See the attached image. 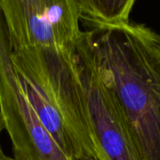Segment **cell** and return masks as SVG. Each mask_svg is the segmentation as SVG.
Here are the masks:
<instances>
[{
    "mask_svg": "<svg viewBox=\"0 0 160 160\" xmlns=\"http://www.w3.org/2000/svg\"><path fill=\"white\" fill-rule=\"evenodd\" d=\"M83 31L140 160H160V35L141 24Z\"/></svg>",
    "mask_w": 160,
    "mask_h": 160,
    "instance_id": "cell-1",
    "label": "cell"
},
{
    "mask_svg": "<svg viewBox=\"0 0 160 160\" xmlns=\"http://www.w3.org/2000/svg\"><path fill=\"white\" fill-rule=\"evenodd\" d=\"M79 17L89 23L117 25L129 22L136 0H73Z\"/></svg>",
    "mask_w": 160,
    "mask_h": 160,
    "instance_id": "cell-6",
    "label": "cell"
},
{
    "mask_svg": "<svg viewBox=\"0 0 160 160\" xmlns=\"http://www.w3.org/2000/svg\"><path fill=\"white\" fill-rule=\"evenodd\" d=\"M3 130H5V124L3 122V119L0 115V138H1V133L3 132ZM0 160H14L13 157H10L9 155H7L2 148V144H1V139H0Z\"/></svg>",
    "mask_w": 160,
    "mask_h": 160,
    "instance_id": "cell-7",
    "label": "cell"
},
{
    "mask_svg": "<svg viewBox=\"0 0 160 160\" xmlns=\"http://www.w3.org/2000/svg\"><path fill=\"white\" fill-rule=\"evenodd\" d=\"M77 160H97V159L92 158V157H89V156H85V157H82V158H79Z\"/></svg>",
    "mask_w": 160,
    "mask_h": 160,
    "instance_id": "cell-8",
    "label": "cell"
},
{
    "mask_svg": "<svg viewBox=\"0 0 160 160\" xmlns=\"http://www.w3.org/2000/svg\"><path fill=\"white\" fill-rule=\"evenodd\" d=\"M22 82L26 95L41 124L61 152L70 160H77L87 156L60 111L41 94L38 90L25 82L23 79Z\"/></svg>",
    "mask_w": 160,
    "mask_h": 160,
    "instance_id": "cell-5",
    "label": "cell"
},
{
    "mask_svg": "<svg viewBox=\"0 0 160 160\" xmlns=\"http://www.w3.org/2000/svg\"><path fill=\"white\" fill-rule=\"evenodd\" d=\"M9 30L0 11V115L14 160H70L41 124L11 58Z\"/></svg>",
    "mask_w": 160,
    "mask_h": 160,
    "instance_id": "cell-2",
    "label": "cell"
},
{
    "mask_svg": "<svg viewBox=\"0 0 160 160\" xmlns=\"http://www.w3.org/2000/svg\"><path fill=\"white\" fill-rule=\"evenodd\" d=\"M12 49L57 45L74 51L79 14L73 0H0Z\"/></svg>",
    "mask_w": 160,
    "mask_h": 160,
    "instance_id": "cell-4",
    "label": "cell"
},
{
    "mask_svg": "<svg viewBox=\"0 0 160 160\" xmlns=\"http://www.w3.org/2000/svg\"><path fill=\"white\" fill-rule=\"evenodd\" d=\"M74 49L98 160H140L117 101L104 82L83 31L78 34Z\"/></svg>",
    "mask_w": 160,
    "mask_h": 160,
    "instance_id": "cell-3",
    "label": "cell"
}]
</instances>
